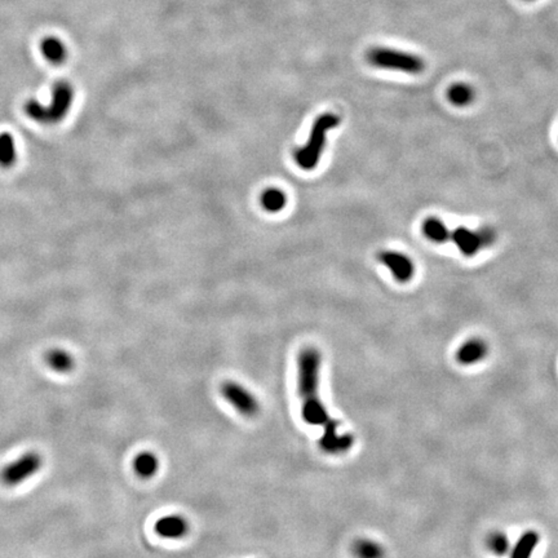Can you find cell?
I'll return each mask as SVG.
<instances>
[{"mask_svg": "<svg viewBox=\"0 0 558 558\" xmlns=\"http://www.w3.org/2000/svg\"><path fill=\"white\" fill-rule=\"evenodd\" d=\"M322 354L314 347L301 349L298 356V393L301 398V415L313 427L329 429L340 425L339 421L329 418L326 406L319 396V371Z\"/></svg>", "mask_w": 558, "mask_h": 558, "instance_id": "6da1fadb", "label": "cell"}, {"mask_svg": "<svg viewBox=\"0 0 558 558\" xmlns=\"http://www.w3.org/2000/svg\"><path fill=\"white\" fill-rule=\"evenodd\" d=\"M75 97V90L66 80L57 81L52 88L50 105H43L38 100H29L25 104L28 117L44 126H56L69 114Z\"/></svg>", "mask_w": 558, "mask_h": 558, "instance_id": "7a4b0ae2", "label": "cell"}, {"mask_svg": "<svg viewBox=\"0 0 558 558\" xmlns=\"http://www.w3.org/2000/svg\"><path fill=\"white\" fill-rule=\"evenodd\" d=\"M340 117L335 113H325L314 120L310 130L309 139L295 151V162L299 169L304 171L314 170L322 158L323 150L326 148L327 132L339 126Z\"/></svg>", "mask_w": 558, "mask_h": 558, "instance_id": "3957f363", "label": "cell"}, {"mask_svg": "<svg viewBox=\"0 0 558 558\" xmlns=\"http://www.w3.org/2000/svg\"><path fill=\"white\" fill-rule=\"evenodd\" d=\"M367 61L378 69L394 70L406 74H420L425 70V61L414 53L375 47L369 50Z\"/></svg>", "mask_w": 558, "mask_h": 558, "instance_id": "277c9868", "label": "cell"}, {"mask_svg": "<svg viewBox=\"0 0 558 558\" xmlns=\"http://www.w3.org/2000/svg\"><path fill=\"white\" fill-rule=\"evenodd\" d=\"M43 459L38 452H26L8 464L1 472V481L7 486H17L39 472Z\"/></svg>", "mask_w": 558, "mask_h": 558, "instance_id": "5b68a950", "label": "cell"}, {"mask_svg": "<svg viewBox=\"0 0 558 558\" xmlns=\"http://www.w3.org/2000/svg\"><path fill=\"white\" fill-rule=\"evenodd\" d=\"M221 394L225 401L246 418H253L260 412V403L249 389L235 381H225L221 385Z\"/></svg>", "mask_w": 558, "mask_h": 558, "instance_id": "8992f818", "label": "cell"}, {"mask_svg": "<svg viewBox=\"0 0 558 558\" xmlns=\"http://www.w3.org/2000/svg\"><path fill=\"white\" fill-rule=\"evenodd\" d=\"M378 260L390 270L394 278L401 283L409 282L415 274V265L405 253L397 251H381L378 255Z\"/></svg>", "mask_w": 558, "mask_h": 558, "instance_id": "52a82bcc", "label": "cell"}, {"mask_svg": "<svg viewBox=\"0 0 558 558\" xmlns=\"http://www.w3.org/2000/svg\"><path fill=\"white\" fill-rule=\"evenodd\" d=\"M338 429L339 427L323 430V434L319 439V448L326 454L339 455L343 452H347L354 443V437L350 433L340 434Z\"/></svg>", "mask_w": 558, "mask_h": 558, "instance_id": "ba28073f", "label": "cell"}, {"mask_svg": "<svg viewBox=\"0 0 558 558\" xmlns=\"http://www.w3.org/2000/svg\"><path fill=\"white\" fill-rule=\"evenodd\" d=\"M450 240H452L456 244L459 251L468 258L476 255L479 249L483 247L479 230L474 231L465 227H459L454 231H451Z\"/></svg>", "mask_w": 558, "mask_h": 558, "instance_id": "9c48e42d", "label": "cell"}, {"mask_svg": "<svg viewBox=\"0 0 558 558\" xmlns=\"http://www.w3.org/2000/svg\"><path fill=\"white\" fill-rule=\"evenodd\" d=\"M157 534L166 539H181L189 531V522L180 514L164 516L155 523Z\"/></svg>", "mask_w": 558, "mask_h": 558, "instance_id": "30bf717a", "label": "cell"}, {"mask_svg": "<svg viewBox=\"0 0 558 558\" xmlns=\"http://www.w3.org/2000/svg\"><path fill=\"white\" fill-rule=\"evenodd\" d=\"M488 344L482 339H469L459 348L456 358L459 363L470 366L479 363L488 356Z\"/></svg>", "mask_w": 558, "mask_h": 558, "instance_id": "8fae6325", "label": "cell"}, {"mask_svg": "<svg viewBox=\"0 0 558 558\" xmlns=\"http://www.w3.org/2000/svg\"><path fill=\"white\" fill-rule=\"evenodd\" d=\"M40 52L52 65H62L68 59V47L57 37H47L41 40Z\"/></svg>", "mask_w": 558, "mask_h": 558, "instance_id": "7c38bea8", "label": "cell"}, {"mask_svg": "<svg viewBox=\"0 0 558 558\" xmlns=\"http://www.w3.org/2000/svg\"><path fill=\"white\" fill-rule=\"evenodd\" d=\"M133 469L140 479H153L160 469V459L150 451H142L133 459Z\"/></svg>", "mask_w": 558, "mask_h": 558, "instance_id": "4fadbf2b", "label": "cell"}, {"mask_svg": "<svg viewBox=\"0 0 558 558\" xmlns=\"http://www.w3.org/2000/svg\"><path fill=\"white\" fill-rule=\"evenodd\" d=\"M423 234L428 238L430 242L434 243H445L451 238V231L446 227V224L442 220L437 218H428L423 222Z\"/></svg>", "mask_w": 558, "mask_h": 558, "instance_id": "5bb4252c", "label": "cell"}, {"mask_svg": "<svg viewBox=\"0 0 558 558\" xmlns=\"http://www.w3.org/2000/svg\"><path fill=\"white\" fill-rule=\"evenodd\" d=\"M261 206L270 213H277L283 211L287 204V195L278 188H269L261 194Z\"/></svg>", "mask_w": 558, "mask_h": 558, "instance_id": "9a60e30c", "label": "cell"}, {"mask_svg": "<svg viewBox=\"0 0 558 558\" xmlns=\"http://www.w3.org/2000/svg\"><path fill=\"white\" fill-rule=\"evenodd\" d=\"M17 160V149L13 136L8 132L0 133V166L10 169Z\"/></svg>", "mask_w": 558, "mask_h": 558, "instance_id": "2e32d148", "label": "cell"}, {"mask_svg": "<svg viewBox=\"0 0 558 558\" xmlns=\"http://www.w3.org/2000/svg\"><path fill=\"white\" fill-rule=\"evenodd\" d=\"M46 360L48 363L50 369L61 372V374H66L71 369H74V358L73 356L69 354L66 350L62 349H52L47 356H46Z\"/></svg>", "mask_w": 558, "mask_h": 558, "instance_id": "e0dca14e", "label": "cell"}, {"mask_svg": "<svg viewBox=\"0 0 558 558\" xmlns=\"http://www.w3.org/2000/svg\"><path fill=\"white\" fill-rule=\"evenodd\" d=\"M539 543V534L535 531L525 532L512 549V558H531Z\"/></svg>", "mask_w": 558, "mask_h": 558, "instance_id": "ac0fdd59", "label": "cell"}, {"mask_svg": "<svg viewBox=\"0 0 558 558\" xmlns=\"http://www.w3.org/2000/svg\"><path fill=\"white\" fill-rule=\"evenodd\" d=\"M448 99L455 106H467L474 100V90L469 84L456 83L448 90Z\"/></svg>", "mask_w": 558, "mask_h": 558, "instance_id": "d6986e66", "label": "cell"}, {"mask_svg": "<svg viewBox=\"0 0 558 558\" xmlns=\"http://www.w3.org/2000/svg\"><path fill=\"white\" fill-rule=\"evenodd\" d=\"M353 552L357 558H384L383 547L369 539L357 540L353 546Z\"/></svg>", "mask_w": 558, "mask_h": 558, "instance_id": "ffe728a7", "label": "cell"}, {"mask_svg": "<svg viewBox=\"0 0 558 558\" xmlns=\"http://www.w3.org/2000/svg\"><path fill=\"white\" fill-rule=\"evenodd\" d=\"M488 547L492 553H495V555H498V556H503V555H506V553L508 552L509 548H510L508 537H507L504 532H501V531L492 532V534L488 537Z\"/></svg>", "mask_w": 558, "mask_h": 558, "instance_id": "44dd1931", "label": "cell"}, {"mask_svg": "<svg viewBox=\"0 0 558 558\" xmlns=\"http://www.w3.org/2000/svg\"><path fill=\"white\" fill-rule=\"evenodd\" d=\"M479 237L482 240V246L483 247H488L491 244H494V242L497 240V231L490 228V227H483L479 230Z\"/></svg>", "mask_w": 558, "mask_h": 558, "instance_id": "7402d4cb", "label": "cell"}, {"mask_svg": "<svg viewBox=\"0 0 558 558\" xmlns=\"http://www.w3.org/2000/svg\"><path fill=\"white\" fill-rule=\"evenodd\" d=\"M528 1H532V0H528Z\"/></svg>", "mask_w": 558, "mask_h": 558, "instance_id": "603a6c76", "label": "cell"}]
</instances>
